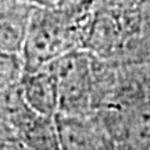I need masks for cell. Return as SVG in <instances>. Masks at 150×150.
Instances as JSON below:
<instances>
[{"label":"cell","instance_id":"obj_5","mask_svg":"<svg viewBox=\"0 0 150 150\" xmlns=\"http://www.w3.org/2000/svg\"><path fill=\"white\" fill-rule=\"evenodd\" d=\"M20 127L22 142L32 150H60L59 134L54 117L40 115L32 111L22 117Z\"/></svg>","mask_w":150,"mask_h":150},{"label":"cell","instance_id":"obj_2","mask_svg":"<svg viewBox=\"0 0 150 150\" xmlns=\"http://www.w3.org/2000/svg\"><path fill=\"white\" fill-rule=\"evenodd\" d=\"M59 85L60 114H85L91 93V64L85 53H70L49 64Z\"/></svg>","mask_w":150,"mask_h":150},{"label":"cell","instance_id":"obj_3","mask_svg":"<svg viewBox=\"0 0 150 150\" xmlns=\"http://www.w3.org/2000/svg\"><path fill=\"white\" fill-rule=\"evenodd\" d=\"M60 150H117L111 134L86 114L54 115Z\"/></svg>","mask_w":150,"mask_h":150},{"label":"cell","instance_id":"obj_4","mask_svg":"<svg viewBox=\"0 0 150 150\" xmlns=\"http://www.w3.org/2000/svg\"><path fill=\"white\" fill-rule=\"evenodd\" d=\"M21 97L28 107L40 115L54 117L59 112V85L49 65L33 72H22Z\"/></svg>","mask_w":150,"mask_h":150},{"label":"cell","instance_id":"obj_7","mask_svg":"<svg viewBox=\"0 0 150 150\" xmlns=\"http://www.w3.org/2000/svg\"><path fill=\"white\" fill-rule=\"evenodd\" d=\"M28 22L11 14L0 13V52L13 53L22 49Z\"/></svg>","mask_w":150,"mask_h":150},{"label":"cell","instance_id":"obj_1","mask_svg":"<svg viewBox=\"0 0 150 150\" xmlns=\"http://www.w3.org/2000/svg\"><path fill=\"white\" fill-rule=\"evenodd\" d=\"M72 50L67 22L50 11H36L28 21L22 43V72H33Z\"/></svg>","mask_w":150,"mask_h":150},{"label":"cell","instance_id":"obj_8","mask_svg":"<svg viewBox=\"0 0 150 150\" xmlns=\"http://www.w3.org/2000/svg\"><path fill=\"white\" fill-rule=\"evenodd\" d=\"M0 150H32L29 149L24 142L20 140H6L0 142Z\"/></svg>","mask_w":150,"mask_h":150},{"label":"cell","instance_id":"obj_6","mask_svg":"<svg viewBox=\"0 0 150 150\" xmlns=\"http://www.w3.org/2000/svg\"><path fill=\"white\" fill-rule=\"evenodd\" d=\"M124 150H150V100L135 104L122 125Z\"/></svg>","mask_w":150,"mask_h":150}]
</instances>
